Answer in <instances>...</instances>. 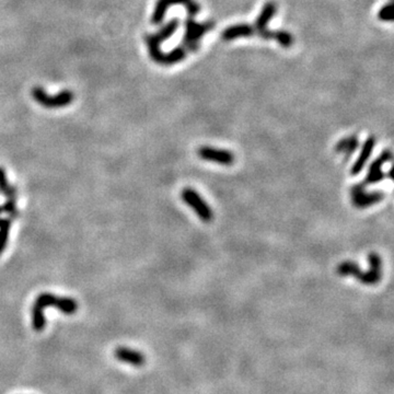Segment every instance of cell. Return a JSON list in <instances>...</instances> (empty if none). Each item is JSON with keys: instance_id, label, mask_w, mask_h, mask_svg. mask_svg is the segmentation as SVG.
<instances>
[{"instance_id": "cell-1", "label": "cell", "mask_w": 394, "mask_h": 394, "mask_svg": "<svg viewBox=\"0 0 394 394\" xmlns=\"http://www.w3.org/2000/svg\"><path fill=\"white\" fill-rule=\"evenodd\" d=\"M181 199L189 208L193 209V212L203 223L208 224L213 221L214 213L212 207H209L205 200L194 188H183L181 192Z\"/></svg>"}, {"instance_id": "cell-2", "label": "cell", "mask_w": 394, "mask_h": 394, "mask_svg": "<svg viewBox=\"0 0 394 394\" xmlns=\"http://www.w3.org/2000/svg\"><path fill=\"white\" fill-rule=\"evenodd\" d=\"M34 305L41 307L44 310L46 308H56L57 310L67 316H71L78 310V304L75 299L69 297H58V296L49 292L40 293L36 297Z\"/></svg>"}, {"instance_id": "cell-3", "label": "cell", "mask_w": 394, "mask_h": 394, "mask_svg": "<svg viewBox=\"0 0 394 394\" xmlns=\"http://www.w3.org/2000/svg\"><path fill=\"white\" fill-rule=\"evenodd\" d=\"M32 96L42 107L47 109L64 108L73 101V93L68 90L61 91L57 94L51 95L46 93L41 87H34L32 89Z\"/></svg>"}, {"instance_id": "cell-4", "label": "cell", "mask_w": 394, "mask_h": 394, "mask_svg": "<svg viewBox=\"0 0 394 394\" xmlns=\"http://www.w3.org/2000/svg\"><path fill=\"white\" fill-rule=\"evenodd\" d=\"M365 184L358 183L356 184L350 189L353 199V204L355 207L359 209H364L367 207H370L377 203L383 200L384 194L382 190H373V192H366L365 190Z\"/></svg>"}, {"instance_id": "cell-5", "label": "cell", "mask_w": 394, "mask_h": 394, "mask_svg": "<svg viewBox=\"0 0 394 394\" xmlns=\"http://www.w3.org/2000/svg\"><path fill=\"white\" fill-rule=\"evenodd\" d=\"M197 155L203 160L209 162H214L221 165H231L235 162V156L229 150L218 149V148L204 146L199 148Z\"/></svg>"}, {"instance_id": "cell-6", "label": "cell", "mask_w": 394, "mask_h": 394, "mask_svg": "<svg viewBox=\"0 0 394 394\" xmlns=\"http://www.w3.org/2000/svg\"><path fill=\"white\" fill-rule=\"evenodd\" d=\"M172 5H183L185 6L189 17H194L197 12L200 11L199 5L194 3L193 0H159L155 12H153L152 16V22L153 23H160L164 18L165 12H167L168 8Z\"/></svg>"}, {"instance_id": "cell-7", "label": "cell", "mask_w": 394, "mask_h": 394, "mask_svg": "<svg viewBox=\"0 0 394 394\" xmlns=\"http://www.w3.org/2000/svg\"><path fill=\"white\" fill-rule=\"evenodd\" d=\"M370 267L366 272H361L358 280L367 286H373L378 284L382 277V261L377 253H370L368 256Z\"/></svg>"}, {"instance_id": "cell-8", "label": "cell", "mask_w": 394, "mask_h": 394, "mask_svg": "<svg viewBox=\"0 0 394 394\" xmlns=\"http://www.w3.org/2000/svg\"><path fill=\"white\" fill-rule=\"evenodd\" d=\"M186 32L185 38H184V43L189 49H195V47L199 45V41L203 35H204L207 31L212 29V24L205 23H196L192 17H189L186 20Z\"/></svg>"}, {"instance_id": "cell-9", "label": "cell", "mask_w": 394, "mask_h": 394, "mask_svg": "<svg viewBox=\"0 0 394 394\" xmlns=\"http://www.w3.org/2000/svg\"><path fill=\"white\" fill-rule=\"evenodd\" d=\"M391 159H392V153L390 150H385L381 153V155L371 163L370 167H369L367 176L362 183H364L365 185H369V184H374L382 181L386 175L384 172L381 170V168H382L383 164L389 162Z\"/></svg>"}, {"instance_id": "cell-10", "label": "cell", "mask_w": 394, "mask_h": 394, "mask_svg": "<svg viewBox=\"0 0 394 394\" xmlns=\"http://www.w3.org/2000/svg\"><path fill=\"white\" fill-rule=\"evenodd\" d=\"M114 355L116 358L120 361L125 362V364L132 365L135 367H140L143 366L146 362V358L143 353L137 352V350L121 346L115 349Z\"/></svg>"}, {"instance_id": "cell-11", "label": "cell", "mask_w": 394, "mask_h": 394, "mask_svg": "<svg viewBox=\"0 0 394 394\" xmlns=\"http://www.w3.org/2000/svg\"><path fill=\"white\" fill-rule=\"evenodd\" d=\"M374 144H375V140L373 137H369L366 139L358 158H357L356 162L353 164L352 170H350V173H352L353 175L359 174L360 172L362 171V169L365 168L366 163L368 162V160H369V158H370L371 153H372Z\"/></svg>"}, {"instance_id": "cell-12", "label": "cell", "mask_w": 394, "mask_h": 394, "mask_svg": "<svg viewBox=\"0 0 394 394\" xmlns=\"http://www.w3.org/2000/svg\"><path fill=\"white\" fill-rule=\"evenodd\" d=\"M254 33V28L249 26V24H238V26H232L225 30L223 38L226 41H231L239 38H244V36H251Z\"/></svg>"}, {"instance_id": "cell-13", "label": "cell", "mask_w": 394, "mask_h": 394, "mask_svg": "<svg viewBox=\"0 0 394 394\" xmlns=\"http://www.w3.org/2000/svg\"><path fill=\"white\" fill-rule=\"evenodd\" d=\"M275 14H276V6L274 3H267L265 6H264L261 15L258 16L256 23H255V27L257 28L261 36L266 31L265 28L267 26V23L273 19Z\"/></svg>"}, {"instance_id": "cell-14", "label": "cell", "mask_w": 394, "mask_h": 394, "mask_svg": "<svg viewBox=\"0 0 394 394\" xmlns=\"http://www.w3.org/2000/svg\"><path fill=\"white\" fill-rule=\"evenodd\" d=\"M336 272L340 276H353L356 279H358L362 270L357 263L353 261H346L341 263L337 266Z\"/></svg>"}, {"instance_id": "cell-15", "label": "cell", "mask_w": 394, "mask_h": 394, "mask_svg": "<svg viewBox=\"0 0 394 394\" xmlns=\"http://www.w3.org/2000/svg\"><path fill=\"white\" fill-rule=\"evenodd\" d=\"M44 309L33 304L32 307V328L36 332H41L45 329L46 319L44 316Z\"/></svg>"}, {"instance_id": "cell-16", "label": "cell", "mask_w": 394, "mask_h": 394, "mask_svg": "<svg viewBox=\"0 0 394 394\" xmlns=\"http://www.w3.org/2000/svg\"><path fill=\"white\" fill-rule=\"evenodd\" d=\"M11 221L10 218H0V255L3 254L8 243Z\"/></svg>"}, {"instance_id": "cell-17", "label": "cell", "mask_w": 394, "mask_h": 394, "mask_svg": "<svg viewBox=\"0 0 394 394\" xmlns=\"http://www.w3.org/2000/svg\"><path fill=\"white\" fill-rule=\"evenodd\" d=\"M0 193L6 196V199L17 200V190L8 183L6 172L3 168H0Z\"/></svg>"}, {"instance_id": "cell-18", "label": "cell", "mask_w": 394, "mask_h": 394, "mask_svg": "<svg viewBox=\"0 0 394 394\" xmlns=\"http://www.w3.org/2000/svg\"><path fill=\"white\" fill-rule=\"evenodd\" d=\"M358 140L355 137H349L346 139L341 140L336 146V150L338 152L346 153V155H352V153L357 149L358 147Z\"/></svg>"}, {"instance_id": "cell-19", "label": "cell", "mask_w": 394, "mask_h": 394, "mask_svg": "<svg viewBox=\"0 0 394 394\" xmlns=\"http://www.w3.org/2000/svg\"><path fill=\"white\" fill-rule=\"evenodd\" d=\"M3 211L4 213L8 214V216L11 220H15L19 217V212H18L17 208V203L16 200L14 199H7L5 204L3 205Z\"/></svg>"}, {"instance_id": "cell-20", "label": "cell", "mask_w": 394, "mask_h": 394, "mask_svg": "<svg viewBox=\"0 0 394 394\" xmlns=\"http://www.w3.org/2000/svg\"><path fill=\"white\" fill-rule=\"evenodd\" d=\"M379 19L382 21H392L393 19V6L389 4L384 6V7L379 12Z\"/></svg>"}]
</instances>
